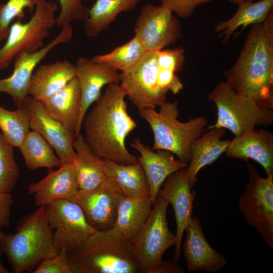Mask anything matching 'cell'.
<instances>
[{
  "label": "cell",
  "mask_w": 273,
  "mask_h": 273,
  "mask_svg": "<svg viewBox=\"0 0 273 273\" xmlns=\"http://www.w3.org/2000/svg\"><path fill=\"white\" fill-rule=\"evenodd\" d=\"M103 161L106 175L115 180L125 196L140 198L150 196L149 185L139 161L129 165L104 159Z\"/></svg>",
  "instance_id": "obj_27"
},
{
  "label": "cell",
  "mask_w": 273,
  "mask_h": 273,
  "mask_svg": "<svg viewBox=\"0 0 273 273\" xmlns=\"http://www.w3.org/2000/svg\"><path fill=\"white\" fill-rule=\"evenodd\" d=\"M185 231L183 252L189 271L214 272L225 265L224 256L213 249L205 239L198 218L192 217Z\"/></svg>",
  "instance_id": "obj_18"
},
{
  "label": "cell",
  "mask_w": 273,
  "mask_h": 273,
  "mask_svg": "<svg viewBox=\"0 0 273 273\" xmlns=\"http://www.w3.org/2000/svg\"><path fill=\"white\" fill-rule=\"evenodd\" d=\"M14 148L0 131V190L9 193L15 189L20 174Z\"/></svg>",
  "instance_id": "obj_33"
},
{
  "label": "cell",
  "mask_w": 273,
  "mask_h": 273,
  "mask_svg": "<svg viewBox=\"0 0 273 273\" xmlns=\"http://www.w3.org/2000/svg\"><path fill=\"white\" fill-rule=\"evenodd\" d=\"M75 77V66L68 60L41 65L32 75L29 96L42 103Z\"/></svg>",
  "instance_id": "obj_23"
},
{
  "label": "cell",
  "mask_w": 273,
  "mask_h": 273,
  "mask_svg": "<svg viewBox=\"0 0 273 273\" xmlns=\"http://www.w3.org/2000/svg\"><path fill=\"white\" fill-rule=\"evenodd\" d=\"M177 101L165 102L159 111L148 108L139 110V114L150 125L154 135L153 150H165L175 155L187 164L191 158V144L205 131L208 120L197 116L188 121L178 120Z\"/></svg>",
  "instance_id": "obj_5"
},
{
  "label": "cell",
  "mask_w": 273,
  "mask_h": 273,
  "mask_svg": "<svg viewBox=\"0 0 273 273\" xmlns=\"http://www.w3.org/2000/svg\"><path fill=\"white\" fill-rule=\"evenodd\" d=\"M168 202L158 196L142 230L130 243L131 254L141 273H152L166 250L176 244V235L170 231L166 219Z\"/></svg>",
  "instance_id": "obj_7"
},
{
  "label": "cell",
  "mask_w": 273,
  "mask_h": 273,
  "mask_svg": "<svg viewBox=\"0 0 273 273\" xmlns=\"http://www.w3.org/2000/svg\"><path fill=\"white\" fill-rule=\"evenodd\" d=\"M213 0H161V5L175 13L181 18L191 16L196 8Z\"/></svg>",
  "instance_id": "obj_38"
},
{
  "label": "cell",
  "mask_w": 273,
  "mask_h": 273,
  "mask_svg": "<svg viewBox=\"0 0 273 273\" xmlns=\"http://www.w3.org/2000/svg\"><path fill=\"white\" fill-rule=\"evenodd\" d=\"M75 155L72 162L79 190L96 188L107 178L103 159L96 155L86 143L81 133L73 141Z\"/></svg>",
  "instance_id": "obj_25"
},
{
  "label": "cell",
  "mask_w": 273,
  "mask_h": 273,
  "mask_svg": "<svg viewBox=\"0 0 273 273\" xmlns=\"http://www.w3.org/2000/svg\"><path fill=\"white\" fill-rule=\"evenodd\" d=\"M273 11L252 26L234 65L224 72L236 93L273 109Z\"/></svg>",
  "instance_id": "obj_2"
},
{
  "label": "cell",
  "mask_w": 273,
  "mask_h": 273,
  "mask_svg": "<svg viewBox=\"0 0 273 273\" xmlns=\"http://www.w3.org/2000/svg\"><path fill=\"white\" fill-rule=\"evenodd\" d=\"M30 114L25 105L10 111L0 106V131L14 147L21 146L30 131Z\"/></svg>",
  "instance_id": "obj_32"
},
{
  "label": "cell",
  "mask_w": 273,
  "mask_h": 273,
  "mask_svg": "<svg viewBox=\"0 0 273 273\" xmlns=\"http://www.w3.org/2000/svg\"><path fill=\"white\" fill-rule=\"evenodd\" d=\"M72 35L70 25L62 26L57 35L38 50L17 54L14 58L13 73L8 77L0 79V93L9 95L17 108L23 106L29 96L30 83L36 67L52 50L70 41Z\"/></svg>",
  "instance_id": "obj_13"
},
{
  "label": "cell",
  "mask_w": 273,
  "mask_h": 273,
  "mask_svg": "<svg viewBox=\"0 0 273 273\" xmlns=\"http://www.w3.org/2000/svg\"><path fill=\"white\" fill-rule=\"evenodd\" d=\"M56 3L37 0L34 13L30 20L23 23L18 20L12 23L6 41L0 48V64L7 68L17 54L33 52L41 48L50 29L56 24Z\"/></svg>",
  "instance_id": "obj_8"
},
{
  "label": "cell",
  "mask_w": 273,
  "mask_h": 273,
  "mask_svg": "<svg viewBox=\"0 0 273 273\" xmlns=\"http://www.w3.org/2000/svg\"><path fill=\"white\" fill-rule=\"evenodd\" d=\"M33 273H72L68 253L59 252L38 264Z\"/></svg>",
  "instance_id": "obj_37"
},
{
  "label": "cell",
  "mask_w": 273,
  "mask_h": 273,
  "mask_svg": "<svg viewBox=\"0 0 273 273\" xmlns=\"http://www.w3.org/2000/svg\"><path fill=\"white\" fill-rule=\"evenodd\" d=\"M249 181L240 198L239 209L248 224L273 249V175L263 178L247 164Z\"/></svg>",
  "instance_id": "obj_9"
},
{
  "label": "cell",
  "mask_w": 273,
  "mask_h": 273,
  "mask_svg": "<svg viewBox=\"0 0 273 273\" xmlns=\"http://www.w3.org/2000/svg\"><path fill=\"white\" fill-rule=\"evenodd\" d=\"M131 146L140 154L138 158L146 174L154 204L165 180L171 174L186 168L187 164L175 159L173 154L167 151L154 152L138 138L133 140Z\"/></svg>",
  "instance_id": "obj_20"
},
{
  "label": "cell",
  "mask_w": 273,
  "mask_h": 273,
  "mask_svg": "<svg viewBox=\"0 0 273 273\" xmlns=\"http://www.w3.org/2000/svg\"><path fill=\"white\" fill-rule=\"evenodd\" d=\"M0 48H1V47H0ZM3 70V69L2 66H1V64H0V72H1L2 70Z\"/></svg>",
  "instance_id": "obj_45"
},
{
  "label": "cell",
  "mask_w": 273,
  "mask_h": 273,
  "mask_svg": "<svg viewBox=\"0 0 273 273\" xmlns=\"http://www.w3.org/2000/svg\"><path fill=\"white\" fill-rule=\"evenodd\" d=\"M36 4L37 0H8L0 5V41L7 38L14 19H23L26 8L32 13Z\"/></svg>",
  "instance_id": "obj_34"
},
{
  "label": "cell",
  "mask_w": 273,
  "mask_h": 273,
  "mask_svg": "<svg viewBox=\"0 0 273 273\" xmlns=\"http://www.w3.org/2000/svg\"><path fill=\"white\" fill-rule=\"evenodd\" d=\"M42 104L49 115L59 122L75 138L80 133L78 128L81 95L76 77L43 101Z\"/></svg>",
  "instance_id": "obj_22"
},
{
  "label": "cell",
  "mask_w": 273,
  "mask_h": 273,
  "mask_svg": "<svg viewBox=\"0 0 273 273\" xmlns=\"http://www.w3.org/2000/svg\"><path fill=\"white\" fill-rule=\"evenodd\" d=\"M153 205L150 196L131 198L124 196L119 203L114 228L128 243L138 235Z\"/></svg>",
  "instance_id": "obj_26"
},
{
  "label": "cell",
  "mask_w": 273,
  "mask_h": 273,
  "mask_svg": "<svg viewBox=\"0 0 273 273\" xmlns=\"http://www.w3.org/2000/svg\"><path fill=\"white\" fill-rule=\"evenodd\" d=\"M231 158L251 159L261 165L267 176L273 175V133L266 129H250L230 141L225 152Z\"/></svg>",
  "instance_id": "obj_21"
},
{
  "label": "cell",
  "mask_w": 273,
  "mask_h": 273,
  "mask_svg": "<svg viewBox=\"0 0 273 273\" xmlns=\"http://www.w3.org/2000/svg\"><path fill=\"white\" fill-rule=\"evenodd\" d=\"M46 206L48 220L53 230L54 245L57 253H69L97 232L76 203L63 199Z\"/></svg>",
  "instance_id": "obj_10"
},
{
  "label": "cell",
  "mask_w": 273,
  "mask_h": 273,
  "mask_svg": "<svg viewBox=\"0 0 273 273\" xmlns=\"http://www.w3.org/2000/svg\"><path fill=\"white\" fill-rule=\"evenodd\" d=\"M134 32L147 52L174 44L183 35L179 21L170 10L162 5L150 4L142 8L135 21Z\"/></svg>",
  "instance_id": "obj_12"
},
{
  "label": "cell",
  "mask_w": 273,
  "mask_h": 273,
  "mask_svg": "<svg viewBox=\"0 0 273 273\" xmlns=\"http://www.w3.org/2000/svg\"><path fill=\"white\" fill-rule=\"evenodd\" d=\"M53 230L47 217L46 205H41L22 218L15 232L6 234L2 250L15 273L33 268L57 254L53 242Z\"/></svg>",
  "instance_id": "obj_4"
},
{
  "label": "cell",
  "mask_w": 273,
  "mask_h": 273,
  "mask_svg": "<svg viewBox=\"0 0 273 273\" xmlns=\"http://www.w3.org/2000/svg\"><path fill=\"white\" fill-rule=\"evenodd\" d=\"M183 268L174 260H162L152 273H184Z\"/></svg>",
  "instance_id": "obj_41"
},
{
  "label": "cell",
  "mask_w": 273,
  "mask_h": 273,
  "mask_svg": "<svg viewBox=\"0 0 273 273\" xmlns=\"http://www.w3.org/2000/svg\"><path fill=\"white\" fill-rule=\"evenodd\" d=\"M24 105L30 114V129L39 133L49 143L62 163H72L75 155L74 135L49 115L41 102L28 96Z\"/></svg>",
  "instance_id": "obj_17"
},
{
  "label": "cell",
  "mask_w": 273,
  "mask_h": 273,
  "mask_svg": "<svg viewBox=\"0 0 273 273\" xmlns=\"http://www.w3.org/2000/svg\"><path fill=\"white\" fill-rule=\"evenodd\" d=\"M61 7L60 13L56 18L58 27H62L75 21H84L88 16L89 8L82 0H58Z\"/></svg>",
  "instance_id": "obj_35"
},
{
  "label": "cell",
  "mask_w": 273,
  "mask_h": 273,
  "mask_svg": "<svg viewBox=\"0 0 273 273\" xmlns=\"http://www.w3.org/2000/svg\"><path fill=\"white\" fill-rule=\"evenodd\" d=\"M148 52L140 40L134 36L125 43L108 53L96 55L91 60L106 64L117 71L123 72L135 65Z\"/></svg>",
  "instance_id": "obj_31"
},
{
  "label": "cell",
  "mask_w": 273,
  "mask_h": 273,
  "mask_svg": "<svg viewBox=\"0 0 273 273\" xmlns=\"http://www.w3.org/2000/svg\"><path fill=\"white\" fill-rule=\"evenodd\" d=\"M126 94L120 83L108 85L87 112L82 126L84 138L90 149L100 158L120 164L138 162V158L126 147V137L137 127L129 115Z\"/></svg>",
  "instance_id": "obj_1"
},
{
  "label": "cell",
  "mask_w": 273,
  "mask_h": 273,
  "mask_svg": "<svg viewBox=\"0 0 273 273\" xmlns=\"http://www.w3.org/2000/svg\"><path fill=\"white\" fill-rule=\"evenodd\" d=\"M6 235V234H5L0 229V252H3V250H2L3 243V241H4V239Z\"/></svg>",
  "instance_id": "obj_43"
},
{
  "label": "cell",
  "mask_w": 273,
  "mask_h": 273,
  "mask_svg": "<svg viewBox=\"0 0 273 273\" xmlns=\"http://www.w3.org/2000/svg\"><path fill=\"white\" fill-rule=\"evenodd\" d=\"M124 196L112 178L108 177L99 187L79 190L72 201L82 208L90 225L97 231L114 228L120 202Z\"/></svg>",
  "instance_id": "obj_14"
},
{
  "label": "cell",
  "mask_w": 273,
  "mask_h": 273,
  "mask_svg": "<svg viewBox=\"0 0 273 273\" xmlns=\"http://www.w3.org/2000/svg\"><path fill=\"white\" fill-rule=\"evenodd\" d=\"M254 0H229L231 3L237 5L246 2H253Z\"/></svg>",
  "instance_id": "obj_44"
},
{
  "label": "cell",
  "mask_w": 273,
  "mask_h": 273,
  "mask_svg": "<svg viewBox=\"0 0 273 273\" xmlns=\"http://www.w3.org/2000/svg\"><path fill=\"white\" fill-rule=\"evenodd\" d=\"M2 252H0V273H9V270L5 267L2 263L1 256Z\"/></svg>",
  "instance_id": "obj_42"
},
{
  "label": "cell",
  "mask_w": 273,
  "mask_h": 273,
  "mask_svg": "<svg viewBox=\"0 0 273 273\" xmlns=\"http://www.w3.org/2000/svg\"><path fill=\"white\" fill-rule=\"evenodd\" d=\"M184 49L181 47L157 51V61L160 69L180 71L185 61Z\"/></svg>",
  "instance_id": "obj_36"
},
{
  "label": "cell",
  "mask_w": 273,
  "mask_h": 273,
  "mask_svg": "<svg viewBox=\"0 0 273 273\" xmlns=\"http://www.w3.org/2000/svg\"><path fill=\"white\" fill-rule=\"evenodd\" d=\"M75 66L81 95L78 128L80 133L83 118L90 106L101 96L102 88L111 83H120V73L117 70L86 57H78Z\"/></svg>",
  "instance_id": "obj_16"
},
{
  "label": "cell",
  "mask_w": 273,
  "mask_h": 273,
  "mask_svg": "<svg viewBox=\"0 0 273 273\" xmlns=\"http://www.w3.org/2000/svg\"><path fill=\"white\" fill-rule=\"evenodd\" d=\"M27 190L38 207L60 200L73 201L79 191L73 163H62L55 170L49 169L44 178L30 184Z\"/></svg>",
  "instance_id": "obj_19"
},
{
  "label": "cell",
  "mask_w": 273,
  "mask_h": 273,
  "mask_svg": "<svg viewBox=\"0 0 273 273\" xmlns=\"http://www.w3.org/2000/svg\"><path fill=\"white\" fill-rule=\"evenodd\" d=\"M72 273H136L129 244L114 228L97 231L68 253Z\"/></svg>",
  "instance_id": "obj_3"
},
{
  "label": "cell",
  "mask_w": 273,
  "mask_h": 273,
  "mask_svg": "<svg viewBox=\"0 0 273 273\" xmlns=\"http://www.w3.org/2000/svg\"><path fill=\"white\" fill-rule=\"evenodd\" d=\"M19 149L26 167L30 170L58 168L62 164L52 146L36 131H29Z\"/></svg>",
  "instance_id": "obj_30"
},
{
  "label": "cell",
  "mask_w": 273,
  "mask_h": 273,
  "mask_svg": "<svg viewBox=\"0 0 273 273\" xmlns=\"http://www.w3.org/2000/svg\"><path fill=\"white\" fill-rule=\"evenodd\" d=\"M157 51L148 52L135 65L120 73V84L138 110L155 108L166 102V92L159 85Z\"/></svg>",
  "instance_id": "obj_11"
},
{
  "label": "cell",
  "mask_w": 273,
  "mask_h": 273,
  "mask_svg": "<svg viewBox=\"0 0 273 273\" xmlns=\"http://www.w3.org/2000/svg\"><path fill=\"white\" fill-rule=\"evenodd\" d=\"M158 83L159 86L165 92H171L176 95L183 88V85L176 73L165 69L159 68Z\"/></svg>",
  "instance_id": "obj_39"
},
{
  "label": "cell",
  "mask_w": 273,
  "mask_h": 273,
  "mask_svg": "<svg viewBox=\"0 0 273 273\" xmlns=\"http://www.w3.org/2000/svg\"><path fill=\"white\" fill-rule=\"evenodd\" d=\"M191 188L187 172L184 168L170 175L157 195L171 204L174 212L176 231L173 260L176 262L178 261L180 256L184 233L192 218L196 192H191Z\"/></svg>",
  "instance_id": "obj_15"
},
{
  "label": "cell",
  "mask_w": 273,
  "mask_h": 273,
  "mask_svg": "<svg viewBox=\"0 0 273 273\" xmlns=\"http://www.w3.org/2000/svg\"><path fill=\"white\" fill-rule=\"evenodd\" d=\"M207 98L217 108L216 121L207 129L223 128L237 138L256 126L266 127L273 123L272 109L260 106L251 98L236 93L225 81L218 82Z\"/></svg>",
  "instance_id": "obj_6"
},
{
  "label": "cell",
  "mask_w": 273,
  "mask_h": 273,
  "mask_svg": "<svg viewBox=\"0 0 273 273\" xmlns=\"http://www.w3.org/2000/svg\"><path fill=\"white\" fill-rule=\"evenodd\" d=\"M143 0H96L84 21L86 35L95 37L114 22L121 12L133 10Z\"/></svg>",
  "instance_id": "obj_29"
},
{
  "label": "cell",
  "mask_w": 273,
  "mask_h": 273,
  "mask_svg": "<svg viewBox=\"0 0 273 273\" xmlns=\"http://www.w3.org/2000/svg\"><path fill=\"white\" fill-rule=\"evenodd\" d=\"M273 8V0H261L257 2H246L238 5L234 15L226 21L220 22L214 31L222 37L226 43L239 27L243 30L250 25L263 22Z\"/></svg>",
  "instance_id": "obj_28"
},
{
  "label": "cell",
  "mask_w": 273,
  "mask_h": 273,
  "mask_svg": "<svg viewBox=\"0 0 273 273\" xmlns=\"http://www.w3.org/2000/svg\"><path fill=\"white\" fill-rule=\"evenodd\" d=\"M225 130L223 128L207 129L191 143V158L185 169L192 188L197 181L200 169L215 162L225 152L230 142L229 140H221Z\"/></svg>",
  "instance_id": "obj_24"
},
{
  "label": "cell",
  "mask_w": 273,
  "mask_h": 273,
  "mask_svg": "<svg viewBox=\"0 0 273 273\" xmlns=\"http://www.w3.org/2000/svg\"><path fill=\"white\" fill-rule=\"evenodd\" d=\"M13 204V200L11 193L0 190V229L10 225Z\"/></svg>",
  "instance_id": "obj_40"
}]
</instances>
